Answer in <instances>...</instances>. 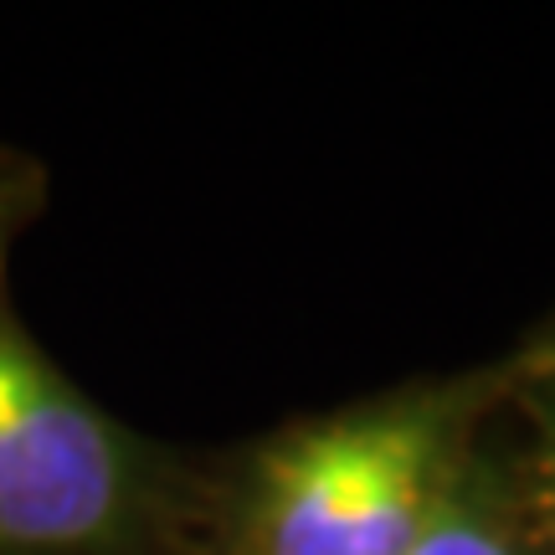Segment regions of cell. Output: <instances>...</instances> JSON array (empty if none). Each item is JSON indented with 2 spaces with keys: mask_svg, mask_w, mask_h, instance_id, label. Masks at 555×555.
<instances>
[{
  "mask_svg": "<svg viewBox=\"0 0 555 555\" xmlns=\"http://www.w3.org/2000/svg\"><path fill=\"white\" fill-rule=\"evenodd\" d=\"M185 474L21 324L0 273V555H159Z\"/></svg>",
  "mask_w": 555,
  "mask_h": 555,
  "instance_id": "7a4b0ae2",
  "label": "cell"
},
{
  "mask_svg": "<svg viewBox=\"0 0 555 555\" xmlns=\"http://www.w3.org/2000/svg\"><path fill=\"white\" fill-rule=\"evenodd\" d=\"M499 437L540 530L555 545V314L540 319L509 356H499Z\"/></svg>",
  "mask_w": 555,
  "mask_h": 555,
  "instance_id": "277c9868",
  "label": "cell"
},
{
  "mask_svg": "<svg viewBox=\"0 0 555 555\" xmlns=\"http://www.w3.org/2000/svg\"><path fill=\"white\" fill-rule=\"evenodd\" d=\"M499 397L489 360L278 427L227 478L206 555H406L463 489Z\"/></svg>",
  "mask_w": 555,
  "mask_h": 555,
  "instance_id": "6da1fadb",
  "label": "cell"
},
{
  "mask_svg": "<svg viewBox=\"0 0 555 555\" xmlns=\"http://www.w3.org/2000/svg\"><path fill=\"white\" fill-rule=\"evenodd\" d=\"M37 206H41V170L26 155L0 144V273H5V258H11L16 237L37 217Z\"/></svg>",
  "mask_w": 555,
  "mask_h": 555,
  "instance_id": "5b68a950",
  "label": "cell"
},
{
  "mask_svg": "<svg viewBox=\"0 0 555 555\" xmlns=\"http://www.w3.org/2000/svg\"><path fill=\"white\" fill-rule=\"evenodd\" d=\"M406 555H555V545L540 530L530 499L519 489V474L509 463V448L499 437V422L483 453L453 494L448 515L437 519L427 535Z\"/></svg>",
  "mask_w": 555,
  "mask_h": 555,
  "instance_id": "3957f363",
  "label": "cell"
}]
</instances>
